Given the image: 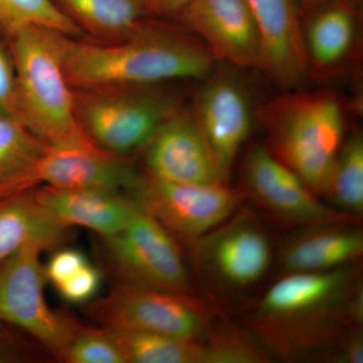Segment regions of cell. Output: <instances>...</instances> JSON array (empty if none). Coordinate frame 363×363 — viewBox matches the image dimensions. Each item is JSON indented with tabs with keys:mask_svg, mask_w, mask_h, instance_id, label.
<instances>
[{
	"mask_svg": "<svg viewBox=\"0 0 363 363\" xmlns=\"http://www.w3.org/2000/svg\"><path fill=\"white\" fill-rule=\"evenodd\" d=\"M102 274L99 269L87 262L70 278L56 286L59 295L71 304H82L96 295L101 286Z\"/></svg>",
	"mask_w": 363,
	"mask_h": 363,
	"instance_id": "28",
	"label": "cell"
},
{
	"mask_svg": "<svg viewBox=\"0 0 363 363\" xmlns=\"http://www.w3.org/2000/svg\"><path fill=\"white\" fill-rule=\"evenodd\" d=\"M28 26H39L73 38L84 33L59 11L52 0H0V38Z\"/></svg>",
	"mask_w": 363,
	"mask_h": 363,
	"instance_id": "25",
	"label": "cell"
},
{
	"mask_svg": "<svg viewBox=\"0 0 363 363\" xmlns=\"http://www.w3.org/2000/svg\"><path fill=\"white\" fill-rule=\"evenodd\" d=\"M88 259L79 250H60L52 255L45 267V279L51 281L52 285L56 288L60 284L70 278L81 267L87 264Z\"/></svg>",
	"mask_w": 363,
	"mask_h": 363,
	"instance_id": "29",
	"label": "cell"
},
{
	"mask_svg": "<svg viewBox=\"0 0 363 363\" xmlns=\"http://www.w3.org/2000/svg\"><path fill=\"white\" fill-rule=\"evenodd\" d=\"M325 197L339 211L352 216L363 212V138L357 133L344 140Z\"/></svg>",
	"mask_w": 363,
	"mask_h": 363,
	"instance_id": "24",
	"label": "cell"
},
{
	"mask_svg": "<svg viewBox=\"0 0 363 363\" xmlns=\"http://www.w3.org/2000/svg\"><path fill=\"white\" fill-rule=\"evenodd\" d=\"M362 321V279L350 264L285 274L264 294L247 324L269 353L295 362L326 360L343 334Z\"/></svg>",
	"mask_w": 363,
	"mask_h": 363,
	"instance_id": "1",
	"label": "cell"
},
{
	"mask_svg": "<svg viewBox=\"0 0 363 363\" xmlns=\"http://www.w3.org/2000/svg\"><path fill=\"white\" fill-rule=\"evenodd\" d=\"M35 192L64 225L85 227L104 238L123 230L140 210L131 196L124 192L45 186Z\"/></svg>",
	"mask_w": 363,
	"mask_h": 363,
	"instance_id": "18",
	"label": "cell"
},
{
	"mask_svg": "<svg viewBox=\"0 0 363 363\" xmlns=\"http://www.w3.org/2000/svg\"><path fill=\"white\" fill-rule=\"evenodd\" d=\"M309 79L341 73L359 52V18L350 4L340 1L318 9L303 26Z\"/></svg>",
	"mask_w": 363,
	"mask_h": 363,
	"instance_id": "17",
	"label": "cell"
},
{
	"mask_svg": "<svg viewBox=\"0 0 363 363\" xmlns=\"http://www.w3.org/2000/svg\"><path fill=\"white\" fill-rule=\"evenodd\" d=\"M260 43L259 69L279 87L297 89L309 79L303 23L294 0H247Z\"/></svg>",
	"mask_w": 363,
	"mask_h": 363,
	"instance_id": "16",
	"label": "cell"
},
{
	"mask_svg": "<svg viewBox=\"0 0 363 363\" xmlns=\"http://www.w3.org/2000/svg\"><path fill=\"white\" fill-rule=\"evenodd\" d=\"M203 363H267L271 354L252 332L235 326L213 327L203 339Z\"/></svg>",
	"mask_w": 363,
	"mask_h": 363,
	"instance_id": "26",
	"label": "cell"
},
{
	"mask_svg": "<svg viewBox=\"0 0 363 363\" xmlns=\"http://www.w3.org/2000/svg\"><path fill=\"white\" fill-rule=\"evenodd\" d=\"M130 195L172 235L189 242L225 221L247 199L241 189L227 183H173L145 173L140 174Z\"/></svg>",
	"mask_w": 363,
	"mask_h": 363,
	"instance_id": "7",
	"label": "cell"
},
{
	"mask_svg": "<svg viewBox=\"0 0 363 363\" xmlns=\"http://www.w3.org/2000/svg\"><path fill=\"white\" fill-rule=\"evenodd\" d=\"M191 245L197 269L208 281L228 290L255 285L272 264L269 233L259 217L245 208Z\"/></svg>",
	"mask_w": 363,
	"mask_h": 363,
	"instance_id": "10",
	"label": "cell"
},
{
	"mask_svg": "<svg viewBox=\"0 0 363 363\" xmlns=\"http://www.w3.org/2000/svg\"><path fill=\"white\" fill-rule=\"evenodd\" d=\"M52 38L73 89L203 80L219 63L194 33L159 16L121 40L73 38L54 30Z\"/></svg>",
	"mask_w": 363,
	"mask_h": 363,
	"instance_id": "2",
	"label": "cell"
},
{
	"mask_svg": "<svg viewBox=\"0 0 363 363\" xmlns=\"http://www.w3.org/2000/svg\"><path fill=\"white\" fill-rule=\"evenodd\" d=\"M38 185L55 189H93L130 194L140 173L133 157L118 156L91 142L80 130L48 143L38 164Z\"/></svg>",
	"mask_w": 363,
	"mask_h": 363,
	"instance_id": "13",
	"label": "cell"
},
{
	"mask_svg": "<svg viewBox=\"0 0 363 363\" xmlns=\"http://www.w3.org/2000/svg\"><path fill=\"white\" fill-rule=\"evenodd\" d=\"M42 252L28 245L0 264V321L26 332L60 357L80 325L48 305Z\"/></svg>",
	"mask_w": 363,
	"mask_h": 363,
	"instance_id": "6",
	"label": "cell"
},
{
	"mask_svg": "<svg viewBox=\"0 0 363 363\" xmlns=\"http://www.w3.org/2000/svg\"><path fill=\"white\" fill-rule=\"evenodd\" d=\"M11 325L0 321V363H18L30 359V350Z\"/></svg>",
	"mask_w": 363,
	"mask_h": 363,
	"instance_id": "32",
	"label": "cell"
},
{
	"mask_svg": "<svg viewBox=\"0 0 363 363\" xmlns=\"http://www.w3.org/2000/svg\"><path fill=\"white\" fill-rule=\"evenodd\" d=\"M245 198L286 225L304 227L331 223L358 224L359 217L327 206L302 179L272 155L267 145H255L241 164Z\"/></svg>",
	"mask_w": 363,
	"mask_h": 363,
	"instance_id": "11",
	"label": "cell"
},
{
	"mask_svg": "<svg viewBox=\"0 0 363 363\" xmlns=\"http://www.w3.org/2000/svg\"><path fill=\"white\" fill-rule=\"evenodd\" d=\"M47 147L20 119L0 112V200L37 187Z\"/></svg>",
	"mask_w": 363,
	"mask_h": 363,
	"instance_id": "22",
	"label": "cell"
},
{
	"mask_svg": "<svg viewBox=\"0 0 363 363\" xmlns=\"http://www.w3.org/2000/svg\"><path fill=\"white\" fill-rule=\"evenodd\" d=\"M2 40L16 73V117L47 143L74 135L79 130L74 90L52 42V30L28 26Z\"/></svg>",
	"mask_w": 363,
	"mask_h": 363,
	"instance_id": "5",
	"label": "cell"
},
{
	"mask_svg": "<svg viewBox=\"0 0 363 363\" xmlns=\"http://www.w3.org/2000/svg\"><path fill=\"white\" fill-rule=\"evenodd\" d=\"M16 73L13 60L6 45L0 38V112L16 117Z\"/></svg>",
	"mask_w": 363,
	"mask_h": 363,
	"instance_id": "30",
	"label": "cell"
},
{
	"mask_svg": "<svg viewBox=\"0 0 363 363\" xmlns=\"http://www.w3.org/2000/svg\"><path fill=\"white\" fill-rule=\"evenodd\" d=\"M95 314L106 328L152 332L203 341L214 327L209 307L193 294L121 285L100 301Z\"/></svg>",
	"mask_w": 363,
	"mask_h": 363,
	"instance_id": "8",
	"label": "cell"
},
{
	"mask_svg": "<svg viewBox=\"0 0 363 363\" xmlns=\"http://www.w3.org/2000/svg\"><path fill=\"white\" fill-rule=\"evenodd\" d=\"M306 6L312 9V7L319 6L322 0H304Z\"/></svg>",
	"mask_w": 363,
	"mask_h": 363,
	"instance_id": "34",
	"label": "cell"
},
{
	"mask_svg": "<svg viewBox=\"0 0 363 363\" xmlns=\"http://www.w3.org/2000/svg\"><path fill=\"white\" fill-rule=\"evenodd\" d=\"M191 0H150V7L155 16L176 20Z\"/></svg>",
	"mask_w": 363,
	"mask_h": 363,
	"instance_id": "33",
	"label": "cell"
},
{
	"mask_svg": "<svg viewBox=\"0 0 363 363\" xmlns=\"http://www.w3.org/2000/svg\"><path fill=\"white\" fill-rule=\"evenodd\" d=\"M60 358L69 363H126L123 351L108 329L82 326Z\"/></svg>",
	"mask_w": 363,
	"mask_h": 363,
	"instance_id": "27",
	"label": "cell"
},
{
	"mask_svg": "<svg viewBox=\"0 0 363 363\" xmlns=\"http://www.w3.org/2000/svg\"><path fill=\"white\" fill-rule=\"evenodd\" d=\"M326 362L335 363L363 362L362 326L350 327L334 346Z\"/></svg>",
	"mask_w": 363,
	"mask_h": 363,
	"instance_id": "31",
	"label": "cell"
},
{
	"mask_svg": "<svg viewBox=\"0 0 363 363\" xmlns=\"http://www.w3.org/2000/svg\"><path fill=\"white\" fill-rule=\"evenodd\" d=\"M145 1L147 2V6H150V0H145ZM150 11H152V9H150Z\"/></svg>",
	"mask_w": 363,
	"mask_h": 363,
	"instance_id": "35",
	"label": "cell"
},
{
	"mask_svg": "<svg viewBox=\"0 0 363 363\" xmlns=\"http://www.w3.org/2000/svg\"><path fill=\"white\" fill-rule=\"evenodd\" d=\"M104 240L107 259L121 285L192 294L179 245L149 214L138 210L123 230Z\"/></svg>",
	"mask_w": 363,
	"mask_h": 363,
	"instance_id": "9",
	"label": "cell"
},
{
	"mask_svg": "<svg viewBox=\"0 0 363 363\" xmlns=\"http://www.w3.org/2000/svg\"><path fill=\"white\" fill-rule=\"evenodd\" d=\"M69 227L40 202L35 189L0 200V264L28 245L57 247Z\"/></svg>",
	"mask_w": 363,
	"mask_h": 363,
	"instance_id": "20",
	"label": "cell"
},
{
	"mask_svg": "<svg viewBox=\"0 0 363 363\" xmlns=\"http://www.w3.org/2000/svg\"><path fill=\"white\" fill-rule=\"evenodd\" d=\"M87 39H124L154 13L145 0H52Z\"/></svg>",
	"mask_w": 363,
	"mask_h": 363,
	"instance_id": "21",
	"label": "cell"
},
{
	"mask_svg": "<svg viewBox=\"0 0 363 363\" xmlns=\"http://www.w3.org/2000/svg\"><path fill=\"white\" fill-rule=\"evenodd\" d=\"M1 264H2V262H1Z\"/></svg>",
	"mask_w": 363,
	"mask_h": 363,
	"instance_id": "36",
	"label": "cell"
},
{
	"mask_svg": "<svg viewBox=\"0 0 363 363\" xmlns=\"http://www.w3.org/2000/svg\"><path fill=\"white\" fill-rule=\"evenodd\" d=\"M174 84L75 88L78 128L101 149L133 157L185 105L183 90Z\"/></svg>",
	"mask_w": 363,
	"mask_h": 363,
	"instance_id": "4",
	"label": "cell"
},
{
	"mask_svg": "<svg viewBox=\"0 0 363 363\" xmlns=\"http://www.w3.org/2000/svg\"><path fill=\"white\" fill-rule=\"evenodd\" d=\"M363 255V234L354 223L304 227L281 250L284 274L331 271L350 266Z\"/></svg>",
	"mask_w": 363,
	"mask_h": 363,
	"instance_id": "19",
	"label": "cell"
},
{
	"mask_svg": "<svg viewBox=\"0 0 363 363\" xmlns=\"http://www.w3.org/2000/svg\"><path fill=\"white\" fill-rule=\"evenodd\" d=\"M143 152L145 174L152 178L183 184L224 183L191 106L184 105L164 121Z\"/></svg>",
	"mask_w": 363,
	"mask_h": 363,
	"instance_id": "15",
	"label": "cell"
},
{
	"mask_svg": "<svg viewBox=\"0 0 363 363\" xmlns=\"http://www.w3.org/2000/svg\"><path fill=\"white\" fill-rule=\"evenodd\" d=\"M175 21L199 38L217 61L259 69V32L247 0H191Z\"/></svg>",
	"mask_w": 363,
	"mask_h": 363,
	"instance_id": "14",
	"label": "cell"
},
{
	"mask_svg": "<svg viewBox=\"0 0 363 363\" xmlns=\"http://www.w3.org/2000/svg\"><path fill=\"white\" fill-rule=\"evenodd\" d=\"M216 67L204 78L191 108L222 180L228 183L238 154L252 133L255 112L238 76L230 69Z\"/></svg>",
	"mask_w": 363,
	"mask_h": 363,
	"instance_id": "12",
	"label": "cell"
},
{
	"mask_svg": "<svg viewBox=\"0 0 363 363\" xmlns=\"http://www.w3.org/2000/svg\"><path fill=\"white\" fill-rule=\"evenodd\" d=\"M125 357L126 363H203L202 341L152 332L107 328Z\"/></svg>",
	"mask_w": 363,
	"mask_h": 363,
	"instance_id": "23",
	"label": "cell"
},
{
	"mask_svg": "<svg viewBox=\"0 0 363 363\" xmlns=\"http://www.w3.org/2000/svg\"><path fill=\"white\" fill-rule=\"evenodd\" d=\"M267 147L318 197L324 196L345 140L347 109L332 90H286L255 111Z\"/></svg>",
	"mask_w": 363,
	"mask_h": 363,
	"instance_id": "3",
	"label": "cell"
}]
</instances>
